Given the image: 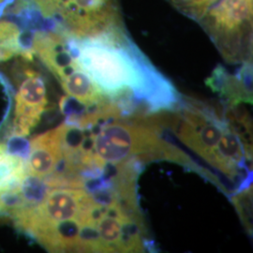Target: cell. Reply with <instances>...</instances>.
Segmentation results:
<instances>
[{
    "instance_id": "7",
    "label": "cell",
    "mask_w": 253,
    "mask_h": 253,
    "mask_svg": "<svg viewBox=\"0 0 253 253\" xmlns=\"http://www.w3.org/2000/svg\"><path fill=\"white\" fill-rule=\"evenodd\" d=\"M173 9L182 15L199 22L204 15L212 8L218 0H166Z\"/></svg>"
},
{
    "instance_id": "9",
    "label": "cell",
    "mask_w": 253,
    "mask_h": 253,
    "mask_svg": "<svg viewBox=\"0 0 253 253\" xmlns=\"http://www.w3.org/2000/svg\"><path fill=\"white\" fill-rule=\"evenodd\" d=\"M14 2V0H0V17L9 9V6Z\"/></svg>"
},
{
    "instance_id": "6",
    "label": "cell",
    "mask_w": 253,
    "mask_h": 253,
    "mask_svg": "<svg viewBox=\"0 0 253 253\" xmlns=\"http://www.w3.org/2000/svg\"><path fill=\"white\" fill-rule=\"evenodd\" d=\"M33 58L30 48L24 43L23 31L16 23L8 19L0 20V62L12 57Z\"/></svg>"
},
{
    "instance_id": "3",
    "label": "cell",
    "mask_w": 253,
    "mask_h": 253,
    "mask_svg": "<svg viewBox=\"0 0 253 253\" xmlns=\"http://www.w3.org/2000/svg\"><path fill=\"white\" fill-rule=\"evenodd\" d=\"M48 103L44 76L29 65L20 67L12 135L27 137L38 125Z\"/></svg>"
},
{
    "instance_id": "8",
    "label": "cell",
    "mask_w": 253,
    "mask_h": 253,
    "mask_svg": "<svg viewBox=\"0 0 253 253\" xmlns=\"http://www.w3.org/2000/svg\"><path fill=\"white\" fill-rule=\"evenodd\" d=\"M232 202L247 232L253 235V185L234 193Z\"/></svg>"
},
{
    "instance_id": "1",
    "label": "cell",
    "mask_w": 253,
    "mask_h": 253,
    "mask_svg": "<svg viewBox=\"0 0 253 253\" xmlns=\"http://www.w3.org/2000/svg\"><path fill=\"white\" fill-rule=\"evenodd\" d=\"M97 201L81 188L49 187L36 205L17 211L15 226L50 253H80V237L95 225Z\"/></svg>"
},
{
    "instance_id": "4",
    "label": "cell",
    "mask_w": 253,
    "mask_h": 253,
    "mask_svg": "<svg viewBox=\"0 0 253 253\" xmlns=\"http://www.w3.org/2000/svg\"><path fill=\"white\" fill-rule=\"evenodd\" d=\"M63 124L31 139L27 161V175L45 182L63 160Z\"/></svg>"
},
{
    "instance_id": "2",
    "label": "cell",
    "mask_w": 253,
    "mask_h": 253,
    "mask_svg": "<svg viewBox=\"0 0 253 253\" xmlns=\"http://www.w3.org/2000/svg\"><path fill=\"white\" fill-rule=\"evenodd\" d=\"M253 0H218L200 20L201 27L230 64L252 63Z\"/></svg>"
},
{
    "instance_id": "5",
    "label": "cell",
    "mask_w": 253,
    "mask_h": 253,
    "mask_svg": "<svg viewBox=\"0 0 253 253\" xmlns=\"http://www.w3.org/2000/svg\"><path fill=\"white\" fill-rule=\"evenodd\" d=\"M27 177V161L10 152L8 145L0 144V193L18 187Z\"/></svg>"
}]
</instances>
